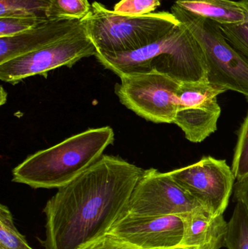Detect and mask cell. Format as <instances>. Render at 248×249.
Wrapping results in <instances>:
<instances>
[{
	"mask_svg": "<svg viewBox=\"0 0 248 249\" xmlns=\"http://www.w3.org/2000/svg\"><path fill=\"white\" fill-rule=\"evenodd\" d=\"M115 86L119 102L146 121L173 124L180 80L156 70L124 74Z\"/></svg>",
	"mask_w": 248,
	"mask_h": 249,
	"instance_id": "obj_5",
	"label": "cell"
},
{
	"mask_svg": "<svg viewBox=\"0 0 248 249\" xmlns=\"http://www.w3.org/2000/svg\"><path fill=\"white\" fill-rule=\"evenodd\" d=\"M218 26L227 40L248 59V21Z\"/></svg>",
	"mask_w": 248,
	"mask_h": 249,
	"instance_id": "obj_21",
	"label": "cell"
},
{
	"mask_svg": "<svg viewBox=\"0 0 248 249\" xmlns=\"http://www.w3.org/2000/svg\"><path fill=\"white\" fill-rule=\"evenodd\" d=\"M160 6V0H121L114 11L123 16H138L150 14Z\"/></svg>",
	"mask_w": 248,
	"mask_h": 249,
	"instance_id": "obj_22",
	"label": "cell"
},
{
	"mask_svg": "<svg viewBox=\"0 0 248 249\" xmlns=\"http://www.w3.org/2000/svg\"><path fill=\"white\" fill-rule=\"evenodd\" d=\"M184 232L182 246L221 249L225 246L228 222L224 214L214 216L204 208L182 215Z\"/></svg>",
	"mask_w": 248,
	"mask_h": 249,
	"instance_id": "obj_11",
	"label": "cell"
},
{
	"mask_svg": "<svg viewBox=\"0 0 248 249\" xmlns=\"http://www.w3.org/2000/svg\"><path fill=\"white\" fill-rule=\"evenodd\" d=\"M175 4L218 24L248 21V0H176Z\"/></svg>",
	"mask_w": 248,
	"mask_h": 249,
	"instance_id": "obj_13",
	"label": "cell"
},
{
	"mask_svg": "<svg viewBox=\"0 0 248 249\" xmlns=\"http://www.w3.org/2000/svg\"><path fill=\"white\" fill-rule=\"evenodd\" d=\"M221 112L215 99L199 106L178 109L173 124L182 129L189 142L200 143L215 133Z\"/></svg>",
	"mask_w": 248,
	"mask_h": 249,
	"instance_id": "obj_12",
	"label": "cell"
},
{
	"mask_svg": "<svg viewBox=\"0 0 248 249\" xmlns=\"http://www.w3.org/2000/svg\"><path fill=\"white\" fill-rule=\"evenodd\" d=\"M144 170L114 155L58 189L45 205V249H83L108 233L125 213Z\"/></svg>",
	"mask_w": 248,
	"mask_h": 249,
	"instance_id": "obj_1",
	"label": "cell"
},
{
	"mask_svg": "<svg viewBox=\"0 0 248 249\" xmlns=\"http://www.w3.org/2000/svg\"><path fill=\"white\" fill-rule=\"evenodd\" d=\"M236 180L234 186V199L244 206L248 214V175Z\"/></svg>",
	"mask_w": 248,
	"mask_h": 249,
	"instance_id": "obj_24",
	"label": "cell"
},
{
	"mask_svg": "<svg viewBox=\"0 0 248 249\" xmlns=\"http://www.w3.org/2000/svg\"><path fill=\"white\" fill-rule=\"evenodd\" d=\"M168 173L209 213L214 216L224 214L236 180L227 161L203 157L195 163Z\"/></svg>",
	"mask_w": 248,
	"mask_h": 249,
	"instance_id": "obj_7",
	"label": "cell"
},
{
	"mask_svg": "<svg viewBox=\"0 0 248 249\" xmlns=\"http://www.w3.org/2000/svg\"><path fill=\"white\" fill-rule=\"evenodd\" d=\"M83 249H141L110 232L98 238Z\"/></svg>",
	"mask_w": 248,
	"mask_h": 249,
	"instance_id": "obj_23",
	"label": "cell"
},
{
	"mask_svg": "<svg viewBox=\"0 0 248 249\" xmlns=\"http://www.w3.org/2000/svg\"><path fill=\"white\" fill-rule=\"evenodd\" d=\"M0 249H33L19 232L10 209L0 205Z\"/></svg>",
	"mask_w": 248,
	"mask_h": 249,
	"instance_id": "obj_17",
	"label": "cell"
},
{
	"mask_svg": "<svg viewBox=\"0 0 248 249\" xmlns=\"http://www.w3.org/2000/svg\"><path fill=\"white\" fill-rule=\"evenodd\" d=\"M171 13L187 26L202 47L208 82L224 90L241 93L248 102V59L227 40L218 23L175 4Z\"/></svg>",
	"mask_w": 248,
	"mask_h": 249,
	"instance_id": "obj_4",
	"label": "cell"
},
{
	"mask_svg": "<svg viewBox=\"0 0 248 249\" xmlns=\"http://www.w3.org/2000/svg\"><path fill=\"white\" fill-rule=\"evenodd\" d=\"M81 21L100 54L135 51L167 36L181 24L171 12L123 16L98 1L91 4L90 13Z\"/></svg>",
	"mask_w": 248,
	"mask_h": 249,
	"instance_id": "obj_3",
	"label": "cell"
},
{
	"mask_svg": "<svg viewBox=\"0 0 248 249\" xmlns=\"http://www.w3.org/2000/svg\"><path fill=\"white\" fill-rule=\"evenodd\" d=\"M167 249H200L198 248V247H185V246H179V247H173V248Z\"/></svg>",
	"mask_w": 248,
	"mask_h": 249,
	"instance_id": "obj_25",
	"label": "cell"
},
{
	"mask_svg": "<svg viewBox=\"0 0 248 249\" xmlns=\"http://www.w3.org/2000/svg\"><path fill=\"white\" fill-rule=\"evenodd\" d=\"M52 0H0V18L24 16L48 19Z\"/></svg>",
	"mask_w": 248,
	"mask_h": 249,
	"instance_id": "obj_15",
	"label": "cell"
},
{
	"mask_svg": "<svg viewBox=\"0 0 248 249\" xmlns=\"http://www.w3.org/2000/svg\"><path fill=\"white\" fill-rule=\"evenodd\" d=\"M96 53L83 25L60 40L0 64V79L16 85L32 76H46L48 71L60 67L71 68L83 58Z\"/></svg>",
	"mask_w": 248,
	"mask_h": 249,
	"instance_id": "obj_6",
	"label": "cell"
},
{
	"mask_svg": "<svg viewBox=\"0 0 248 249\" xmlns=\"http://www.w3.org/2000/svg\"><path fill=\"white\" fill-rule=\"evenodd\" d=\"M83 25L79 20L48 18L26 32L0 37V64L60 40Z\"/></svg>",
	"mask_w": 248,
	"mask_h": 249,
	"instance_id": "obj_10",
	"label": "cell"
},
{
	"mask_svg": "<svg viewBox=\"0 0 248 249\" xmlns=\"http://www.w3.org/2000/svg\"><path fill=\"white\" fill-rule=\"evenodd\" d=\"M115 136L109 126L74 135L28 157L13 170V181L33 189L61 188L96 163Z\"/></svg>",
	"mask_w": 248,
	"mask_h": 249,
	"instance_id": "obj_2",
	"label": "cell"
},
{
	"mask_svg": "<svg viewBox=\"0 0 248 249\" xmlns=\"http://www.w3.org/2000/svg\"><path fill=\"white\" fill-rule=\"evenodd\" d=\"M203 208L181 187L168 172L144 170L125 213L141 216H182Z\"/></svg>",
	"mask_w": 248,
	"mask_h": 249,
	"instance_id": "obj_8",
	"label": "cell"
},
{
	"mask_svg": "<svg viewBox=\"0 0 248 249\" xmlns=\"http://www.w3.org/2000/svg\"><path fill=\"white\" fill-rule=\"evenodd\" d=\"M231 169L236 179L248 175V113L239 129Z\"/></svg>",
	"mask_w": 248,
	"mask_h": 249,
	"instance_id": "obj_19",
	"label": "cell"
},
{
	"mask_svg": "<svg viewBox=\"0 0 248 249\" xmlns=\"http://www.w3.org/2000/svg\"><path fill=\"white\" fill-rule=\"evenodd\" d=\"M224 247L228 249H248V214L244 206L237 202L231 219Z\"/></svg>",
	"mask_w": 248,
	"mask_h": 249,
	"instance_id": "obj_16",
	"label": "cell"
},
{
	"mask_svg": "<svg viewBox=\"0 0 248 249\" xmlns=\"http://www.w3.org/2000/svg\"><path fill=\"white\" fill-rule=\"evenodd\" d=\"M227 90L214 86L208 80L181 82L177 92L178 109L199 106L217 99Z\"/></svg>",
	"mask_w": 248,
	"mask_h": 249,
	"instance_id": "obj_14",
	"label": "cell"
},
{
	"mask_svg": "<svg viewBox=\"0 0 248 249\" xmlns=\"http://www.w3.org/2000/svg\"><path fill=\"white\" fill-rule=\"evenodd\" d=\"M45 20L24 16L0 18V37L14 36L26 32Z\"/></svg>",
	"mask_w": 248,
	"mask_h": 249,
	"instance_id": "obj_20",
	"label": "cell"
},
{
	"mask_svg": "<svg viewBox=\"0 0 248 249\" xmlns=\"http://www.w3.org/2000/svg\"><path fill=\"white\" fill-rule=\"evenodd\" d=\"M91 10L88 0H52L48 18L83 20Z\"/></svg>",
	"mask_w": 248,
	"mask_h": 249,
	"instance_id": "obj_18",
	"label": "cell"
},
{
	"mask_svg": "<svg viewBox=\"0 0 248 249\" xmlns=\"http://www.w3.org/2000/svg\"><path fill=\"white\" fill-rule=\"evenodd\" d=\"M181 216H141L124 213L109 232L141 249H167L182 245Z\"/></svg>",
	"mask_w": 248,
	"mask_h": 249,
	"instance_id": "obj_9",
	"label": "cell"
}]
</instances>
